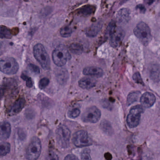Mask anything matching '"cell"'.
I'll list each match as a JSON object with an SVG mask.
<instances>
[{"label": "cell", "instance_id": "cell-1", "mask_svg": "<svg viewBox=\"0 0 160 160\" xmlns=\"http://www.w3.org/2000/svg\"><path fill=\"white\" fill-rule=\"evenodd\" d=\"M135 35L137 37L140 42L144 46H147L152 40L150 29L144 22H139L133 30Z\"/></svg>", "mask_w": 160, "mask_h": 160}, {"label": "cell", "instance_id": "cell-2", "mask_svg": "<svg viewBox=\"0 0 160 160\" xmlns=\"http://www.w3.org/2000/svg\"><path fill=\"white\" fill-rule=\"evenodd\" d=\"M33 54L35 59L45 70L49 69L50 58L44 47L42 44H37L33 47Z\"/></svg>", "mask_w": 160, "mask_h": 160}, {"label": "cell", "instance_id": "cell-3", "mask_svg": "<svg viewBox=\"0 0 160 160\" xmlns=\"http://www.w3.org/2000/svg\"><path fill=\"white\" fill-rule=\"evenodd\" d=\"M70 58L71 55L63 46L58 47L52 53V59L54 63L59 67L64 66Z\"/></svg>", "mask_w": 160, "mask_h": 160}, {"label": "cell", "instance_id": "cell-4", "mask_svg": "<svg viewBox=\"0 0 160 160\" xmlns=\"http://www.w3.org/2000/svg\"><path fill=\"white\" fill-rule=\"evenodd\" d=\"M18 69L19 65L14 58L7 57L0 59V71L3 73L15 74Z\"/></svg>", "mask_w": 160, "mask_h": 160}, {"label": "cell", "instance_id": "cell-5", "mask_svg": "<svg viewBox=\"0 0 160 160\" xmlns=\"http://www.w3.org/2000/svg\"><path fill=\"white\" fill-rule=\"evenodd\" d=\"M42 151L41 140L37 137L32 138L31 141L27 148L26 158L28 160H35L38 159Z\"/></svg>", "mask_w": 160, "mask_h": 160}, {"label": "cell", "instance_id": "cell-6", "mask_svg": "<svg viewBox=\"0 0 160 160\" xmlns=\"http://www.w3.org/2000/svg\"><path fill=\"white\" fill-rule=\"evenodd\" d=\"M143 112V107L139 105L135 106L130 109V113L126 119L127 124L130 128H135L138 125L141 114Z\"/></svg>", "mask_w": 160, "mask_h": 160}, {"label": "cell", "instance_id": "cell-7", "mask_svg": "<svg viewBox=\"0 0 160 160\" xmlns=\"http://www.w3.org/2000/svg\"><path fill=\"white\" fill-rule=\"evenodd\" d=\"M58 144L61 148H68L70 144L71 132L69 128L65 125H61L57 129L56 132Z\"/></svg>", "mask_w": 160, "mask_h": 160}, {"label": "cell", "instance_id": "cell-8", "mask_svg": "<svg viewBox=\"0 0 160 160\" xmlns=\"http://www.w3.org/2000/svg\"><path fill=\"white\" fill-rule=\"evenodd\" d=\"M72 141L75 146L78 148H84L92 144V141L88 132L84 130L76 132L73 136Z\"/></svg>", "mask_w": 160, "mask_h": 160}, {"label": "cell", "instance_id": "cell-9", "mask_svg": "<svg viewBox=\"0 0 160 160\" xmlns=\"http://www.w3.org/2000/svg\"><path fill=\"white\" fill-rule=\"evenodd\" d=\"M101 117V111L98 108L92 106L85 110L81 117V120L85 122L96 123Z\"/></svg>", "mask_w": 160, "mask_h": 160}, {"label": "cell", "instance_id": "cell-10", "mask_svg": "<svg viewBox=\"0 0 160 160\" xmlns=\"http://www.w3.org/2000/svg\"><path fill=\"white\" fill-rule=\"evenodd\" d=\"M125 36V32L122 28H116L110 35V43L114 48L118 47L121 44Z\"/></svg>", "mask_w": 160, "mask_h": 160}, {"label": "cell", "instance_id": "cell-11", "mask_svg": "<svg viewBox=\"0 0 160 160\" xmlns=\"http://www.w3.org/2000/svg\"><path fill=\"white\" fill-rule=\"evenodd\" d=\"M155 96L151 92H145L140 97V103L143 107L146 108H149L152 106L155 102Z\"/></svg>", "mask_w": 160, "mask_h": 160}, {"label": "cell", "instance_id": "cell-12", "mask_svg": "<svg viewBox=\"0 0 160 160\" xmlns=\"http://www.w3.org/2000/svg\"><path fill=\"white\" fill-rule=\"evenodd\" d=\"M11 124L7 121L0 123V140L4 141L10 137L11 133Z\"/></svg>", "mask_w": 160, "mask_h": 160}, {"label": "cell", "instance_id": "cell-13", "mask_svg": "<svg viewBox=\"0 0 160 160\" xmlns=\"http://www.w3.org/2000/svg\"><path fill=\"white\" fill-rule=\"evenodd\" d=\"M83 73L85 75L96 78L101 77L104 74L102 69L95 66L86 67L83 70Z\"/></svg>", "mask_w": 160, "mask_h": 160}, {"label": "cell", "instance_id": "cell-14", "mask_svg": "<svg viewBox=\"0 0 160 160\" xmlns=\"http://www.w3.org/2000/svg\"><path fill=\"white\" fill-rule=\"evenodd\" d=\"M25 99L24 98H20L13 105L9 111V114L10 116H14L19 113L25 106Z\"/></svg>", "mask_w": 160, "mask_h": 160}, {"label": "cell", "instance_id": "cell-15", "mask_svg": "<svg viewBox=\"0 0 160 160\" xmlns=\"http://www.w3.org/2000/svg\"><path fill=\"white\" fill-rule=\"evenodd\" d=\"M96 81L91 78L84 77L78 81L79 87L84 89H89L95 87Z\"/></svg>", "mask_w": 160, "mask_h": 160}, {"label": "cell", "instance_id": "cell-16", "mask_svg": "<svg viewBox=\"0 0 160 160\" xmlns=\"http://www.w3.org/2000/svg\"><path fill=\"white\" fill-rule=\"evenodd\" d=\"M102 28V23L100 22L93 24L90 27L86 29L85 31L86 35L88 37H95L99 33Z\"/></svg>", "mask_w": 160, "mask_h": 160}, {"label": "cell", "instance_id": "cell-17", "mask_svg": "<svg viewBox=\"0 0 160 160\" xmlns=\"http://www.w3.org/2000/svg\"><path fill=\"white\" fill-rule=\"evenodd\" d=\"M130 11L129 9L123 8L121 9L117 14V19L119 23H125L129 21L130 18Z\"/></svg>", "mask_w": 160, "mask_h": 160}, {"label": "cell", "instance_id": "cell-18", "mask_svg": "<svg viewBox=\"0 0 160 160\" xmlns=\"http://www.w3.org/2000/svg\"><path fill=\"white\" fill-rule=\"evenodd\" d=\"M11 145L7 142L0 143V157L7 155L11 151Z\"/></svg>", "mask_w": 160, "mask_h": 160}, {"label": "cell", "instance_id": "cell-19", "mask_svg": "<svg viewBox=\"0 0 160 160\" xmlns=\"http://www.w3.org/2000/svg\"><path fill=\"white\" fill-rule=\"evenodd\" d=\"M140 96L139 92H131L128 95L127 99V104L128 106L132 104L135 102L138 101Z\"/></svg>", "mask_w": 160, "mask_h": 160}, {"label": "cell", "instance_id": "cell-20", "mask_svg": "<svg viewBox=\"0 0 160 160\" xmlns=\"http://www.w3.org/2000/svg\"><path fill=\"white\" fill-rule=\"evenodd\" d=\"M12 37V34L9 28L4 26H0V38L11 39Z\"/></svg>", "mask_w": 160, "mask_h": 160}, {"label": "cell", "instance_id": "cell-21", "mask_svg": "<svg viewBox=\"0 0 160 160\" xmlns=\"http://www.w3.org/2000/svg\"><path fill=\"white\" fill-rule=\"evenodd\" d=\"M60 34L62 37L64 38H68L71 36V34H72V29L70 27L68 26H66V27H63L60 30Z\"/></svg>", "mask_w": 160, "mask_h": 160}, {"label": "cell", "instance_id": "cell-22", "mask_svg": "<svg viewBox=\"0 0 160 160\" xmlns=\"http://www.w3.org/2000/svg\"><path fill=\"white\" fill-rule=\"evenodd\" d=\"M80 114V110L79 108H73L68 111V116L71 118H75L78 117Z\"/></svg>", "mask_w": 160, "mask_h": 160}, {"label": "cell", "instance_id": "cell-23", "mask_svg": "<svg viewBox=\"0 0 160 160\" xmlns=\"http://www.w3.org/2000/svg\"><path fill=\"white\" fill-rule=\"evenodd\" d=\"M94 8L93 6H86L84 8H82L80 11V13L85 15H89L92 13L94 11Z\"/></svg>", "mask_w": 160, "mask_h": 160}, {"label": "cell", "instance_id": "cell-24", "mask_svg": "<svg viewBox=\"0 0 160 160\" xmlns=\"http://www.w3.org/2000/svg\"><path fill=\"white\" fill-rule=\"evenodd\" d=\"M90 152V150L89 148L83 150L81 153V159L82 160H91Z\"/></svg>", "mask_w": 160, "mask_h": 160}, {"label": "cell", "instance_id": "cell-25", "mask_svg": "<svg viewBox=\"0 0 160 160\" xmlns=\"http://www.w3.org/2000/svg\"><path fill=\"white\" fill-rule=\"evenodd\" d=\"M102 128L103 130L108 133H111V126L110 123L107 121H103L102 122V124H101Z\"/></svg>", "mask_w": 160, "mask_h": 160}, {"label": "cell", "instance_id": "cell-26", "mask_svg": "<svg viewBox=\"0 0 160 160\" xmlns=\"http://www.w3.org/2000/svg\"><path fill=\"white\" fill-rule=\"evenodd\" d=\"M49 83V80L47 78H44L40 80L39 83V87L41 89L45 88Z\"/></svg>", "mask_w": 160, "mask_h": 160}, {"label": "cell", "instance_id": "cell-27", "mask_svg": "<svg viewBox=\"0 0 160 160\" xmlns=\"http://www.w3.org/2000/svg\"><path fill=\"white\" fill-rule=\"evenodd\" d=\"M133 79L136 83L144 85V82L141 78V75L138 72L135 73L133 76Z\"/></svg>", "mask_w": 160, "mask_h": 160}, {"label": "cell", "instance_id": "cell-28", "mask_svg": "<svg viewBox=\"0 0 160 160\" xmlns=\"http://www.w3.org/2000/svg\"><path fill=\"white\" fill-rule=\"evenodd\" d=\"M28 69L33 72V73L39 74L40 72V69L38 66L33 64H30L28 65Z\"/></svg>", "mask_w": 160, "mask_h": 160}, {"label": "cell", "instance_id": "cell-29", "mask_svg": "<svg viewBox=\"0 0 160 160\" xmlns=\"http://www.w3.org/2000/svg\"><path fill=\"white\" fill-rule=\"evenodd\" d=\"M21 77H22V79L26 80V82H27V86L28 88H31L32 87L33 84H32V80L30 78L28 77L27 76L24 74H22Z\"/></svg>", "mask_w": 160, "mask_h": 160}, {"label": "cell", "instance_id": "cell-30", "mask_svg": "<svg viewBox=\"0 0 160 160\" xmlns=\"http://www.w3.org/2000/svg\"><path fill=\"white\" fill-rule=\"evenodd\" d=\"M65 160H78V158L73 154H68L64 158Z\"/></svg>", "mask_w": 160, "mask_h": 160}, {"label": "cell", "instance_id": "cell-31", "mask_svg": "<svg viewBox=\"0 0 160 160\" xmlns=\"http://www.w3.org/2000/svg\"><path fill=\"white\" fill-rule=\"evenodd\" d=\"M137 9L139 10L141 12L145 13V12H146V9H145V7L143 5H141V4L138 5L137 6Z\"/></svg>", "mask_w": 160, "mask_h": 160}, {"label": "cell", "instance_id": "cell-32", "mask_svg": "<svg viewBox=\"0 0 160 160\" xmlns=\"http://www.w3.org/2000/svg\"><path fill=\"white\" fill-rule=\"evenodd\" d=\"M147 1L148 4L149 5H151L153 2V0H147Z\"/></svg>", "mask_w": 160, "mask_h": 160}]
</instances>
